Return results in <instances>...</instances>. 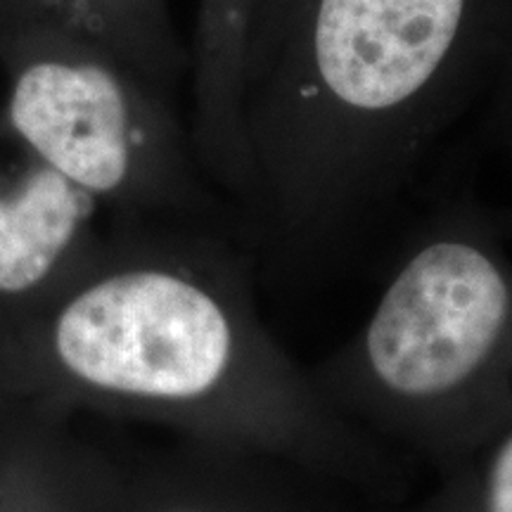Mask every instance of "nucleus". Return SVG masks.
Returning a JSON list of instances; mask_svg holds the SVG:
<instances>
[{"label":"nucleus","instance_id":"39448f33","mask_svg":"<svg viewBox=\"0 0 512 512\" xmlns=\"http://www.w3.org/2000/svg\"><path fill=\"white\" fill-rule=\"evenodd\" d=\"M95 207L0 119V313L43 302L100 252Z\"/></svg>","mask_w":512,"mask_h":512},{"label":"nucleus","instance_id":"423d86ee","mask_svg":"<svg viewBox=\"0 0 512 512\" xmlns=\"http://www.w3.org/2000/svg\"><path fill=\"white\" fill-rule=\"evenodd\" d=\"M264 0H200L190 55V138L202 174L245 211L254 188L245 102L249 50Z\"/></svg>","mask_w":512,"mask_h":512},{"label":"nucleus","instance_id":"f257e3e1","mask_svg":"<svg viewBox=\"0 0 512 512\" xmlns=\"http://www.w3.org/2000/svg\"><path fill=\"white\" fill-rule=\"evenodd\" d=\"M510 31L512 0H297L247 83V238L280 271L351 264L486 100Z\"/></svg>","mask_w":512,"mask_h":512},{"label":"nucleus","instance_id":"0eeeda50","mask_svg":"<svg viewBox=\"0 0 512 512\" xmlns=\"http://www.w3.org/2000/svg\"><path fill=\"white\" fill-rule=\"evenodd\" d=\"M55 12L110 46L128 64L176 93L188 76V46L178 36L169 0H27Z\"/></svg>","mask_w":512,"mask_h":512},{"label":"nucleus","instance_id":"20e7f679","mask_svg":"<svg viewBox=\"0 0 512 512\" xmlns=\"http://www.w3.org/2000/svg\"><path fill=\"white\" fill-rule=\"evenodd\" d=\"M0 72L12 136L98 204L207 226L223 216L176 93L88 31L27 0H0Z\"/></svg>","mask_w":512,"mask_h":512},{"label":"nucleus","instance_id":"f03ea898","mask_svg":"<svg viewBox=\"0 0 512 512\" xmlns=\"http://www.w3.org/2000/svg\"><path fill=\"white\" fill-rule=\"evenodd\" d=\"M3 323L88 392L147 401L204 441L252 448L394 501L411 467L332 411L256 316L252 261L216 228L121 235Z\"/></svg>","mask_w":512,"mask_h":512},{"label":"nucleus","instance_id":"7ed1b4c3","mask_svg":"<svg viewBox=\"0 0 512 512\" xmlns=\"http://www.w3.org/2000/svg\"><path fill=\"white\" fill-rule=\"evenodd\" d=\"M344 422L444 470L512 415V256L494 211L446 197L406 230L368 318L311 373Z\"/></svg>","mask_w":512,"mask_h":512}]
</instances>
